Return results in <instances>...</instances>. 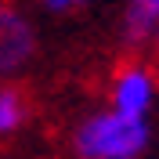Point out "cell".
Segmentation results:
<instances>
[{
    "label": "cell",
    "instance_id": "obj_7",
    "mask_svg": "<svg viewBox=\"0 0 159 159\" xmlns=\"http://www.w3.org/2000/svg\"><path fill=\"white\" fill-rule=\"evenodd\" d=\"M148 43H152V47H156V51H159V29H156V33H152V40H148Z\"/></svg>",
    "mask_w": 159,
    "mask_h": 159
},
{
    "label": "cell",
    "instance_id": "obj_6",
    "mask_svg": "<svg viewBox=\"0 0 159 159\" xmlns=\"http://www.w3.org/2000/svg\"><path fill=\"white\" fill-rule=\"evenodd\" d=\"M87 4V0H43V7L51 11V15H69V11H80Z\"/></svg>",
    "mask_w": 159,
    "mask_h": 159
},
{
    "label": "cell",
    "instance_id": "obj_2",
    "mask_svg": "<svg viewBox=\"0 0 159 159\" xmlns=\"http://www.w3.org/2000/svg\"><path fill=\"white\" fill-rule=\"evenodd\" d=\"M36 58V29L18 7L0 0V80H15Z\"/></svg>",
    "mask_w": 159,
    "mask_h": 159
},
{
    "label": "cell",
    "instance_id": "obj_3",
    "mask_svg": "<svg viewBox=\"0 0 159 159\" xmlns=\"http://www.w3.org/2000/svg\"><path fill=\"white\" fill-rule=\"evenodd\" d=\"M152 101H156V76L148 65L127 61L112 80V109L123 116H148Z\"/></svg>",
    "mask_w": 159,
    "mask_h": 159
},
{
    "label": "cell",
    "instance_id": "obj_4",
    "mask_svg": "<svg viewBox=\"0 0 159 159\" xmlns=\"http://www.w3.org/2000/svg\"><path fill=\"white\" fill-rule=\"evenodd\" d=\"M156 29H159V0H127V11H123V43L127 47H145Z\"/></svg>",
    "mask_w": 159,
    "mask_h": 159
},
{
    "label": "cell",
    "instance_id": "obj_5",
    "mask_svg": "<svg viewBox=\"0 0 159 159\" xmlns=\"http://www.w3.org/2000/svg\"><path fill=\"white\" fill-rule=\"evenodd\" d=\"M25 116H29V101H25V94H22L18 87L4 83V87H0V138L15 134V130L25 123Z\"/></svg>",
    "mask_w": 159,
    "mask_h": 159
},
{
    "label": "cell",
    "instance_id": "obj_1",
    "mask_svg": "<svg viewBox=\"0 0 159 159\" xmlns=\"http://www.w3.org/2000/svg\"><path fill=\"white\" fill-rule=\"evenodd\" d=\"M148 116H123L116 109H105L76 127L72 148L80 159H138L148 148Z\"/></svg>",
    "mask_w": 159,
    "mask_h": 159
}]
</instances>
